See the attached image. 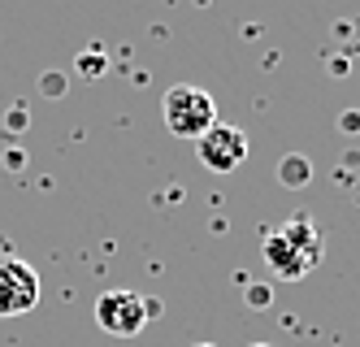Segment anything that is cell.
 <instances>
[{
    "label": "cell",
    "mask_w": 360,
    "mask_h": 347,
    "mask_svg": "<svg viewBox=\"0 0 360 347\" xmlns=\"http://www.w3.org/2000/svg\"><path fill=\"white\" fill-rule=\"evenodd\" d=\"M317 260H321V234L308 217H291L265 234V265L278 278L295 282L304 274H313Z\"/></svg>",
    "instance_id": "obj_1"
},
{
    "label": "cell",
    "mask_w": 360,
    "mask_h": 347,
    "mask_svg": "<svg viewBox=\"0 0 360 347\" xmlns=\"http://www.w3.org/2000/svg\"><path fill=\"white\" fill-rule=\"evenodd\" d=\"M161 118L169 126V135H178V139H200L204 130L217 126V104H213V96L204 92V87L178 83L161 100Z\"/></svg>",
    "instance_id": "obj_2"
},
{
    "label": "cell",
    "mask_w": 360,
    "mask_h": 347,
    "mask_svg": "<svg viewBox=\"0 0 360 347\" xmlns=\"http://www.w3.org/2000/svg\"><path fill=\"white\" fill-rule=\"evenodd\" d=\"M152 317H157V304H148L135 291H105L96 300V322L105 334H117V339H135Z\"/></svg>",
    "instance_id": "obj_3"
},
{
    "label": "cell",
    "mask_w": 360,
    "mask_h": 347,
    "mask_svg": "<svg viewBox=\"0 0 360 347\" xmlns=\"http://www.w3.org/2000/svg\"><path fill=\"white\" fill-rule=\"evenodd\" d=\"M39 304V274L18 256H0V317H22Z\"/></svg>",
    "instance_id": "obj_4"
},
{
    "label": "cell",
    "mask_w": 360,
    "mask_h": 347,
    "mask_svg": "<svg viewBox=\"0 0 360 347\" xmlns=\"http://www.w3.org/2000/svg\"><path fill=\"white\" fill-rule=\"evenodd\" d=\"M195 156L213 174H230V170H239L248 161V135H243L239 126L217 122L213 130H204V135L195 139Z\"/></svg>",
    "instance_id": "obj_5"
},
{
    "label": "cell",
    "mask_w": 360,
    "mask_h": 347,
    "mask_svg": "<svg viewBox=\"0 0 360 347\" xmlns=\"http://www.w3.org/2000/svg\"><path fill=\"white\" fill-rule=\"evenodd\" d=\"M278 178L287 187H304L308 182V161H304V156H287V161L278 165Z\"/></svg>",
    "instance_id": "obj_6"
},
{
    "label": "cell",
    "mask_w": 360,
    "mask_h": 347,
    "mask_svg": "<svg viewBox=\"0 0 360 347\" xmlns=\"http://www.w3.org/2000/svg\"><path fill=\"white\" fill-rule=\"evenodd\" d=\"M195 347H213V343H195Z\"/></svg>",
    "instance_id": "obj_7"
},
{
    "label": "cell",
    "mask_w": 360,
    "mask_h": 347,
    "mask_svg": "<svg viewBox=\"0 0 360 347\" xmlns=\"http://www.w3.org/2000/svg\"><path fill=\"white\" fill-rule=\"evenodd\" d=\"M252 347H269V343H252Z\"/></svg>",
    "instance_id": "obj_8"
}]
</instances>
